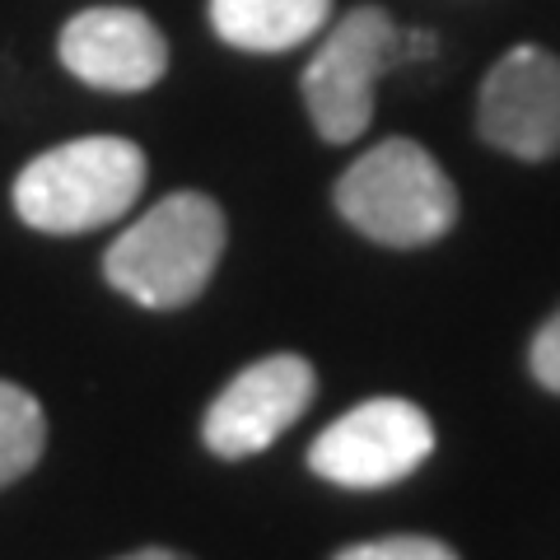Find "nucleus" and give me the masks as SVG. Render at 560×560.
<instances>
[{"label": "nucleus", "mask_w": 560, "mask_h": 560, "mask_svg": "<svg viewBox=\"0 0 560 560\" xmlns=\"http://www.w3.org/2000/svg\"><path fill=\"white\" fill-rule=\"evenodd\" d=\"M224 253V210L206 191H173L121 234L103 271L140 308H187Z\"/></svg>", "instance_id": "1"}, {"label": "nucleus", "mask_w": 560, "mask_h": 560, "mask_svg": "<svg viewBox=\"0 0 560 560\" xmlns=\"http://www.w3.org/2000/svg\"><path fill=\"white\" fill-rule=\"evenodd\" d=\"M145 154L121 136H84L38 154L14 178V210L38 234H90L136 206Z\"/></svg>", "instance_id": "2"}, {"label": "nucleus", "mask_w": 560, "mask_h": 560, "mask_svg": "<svg viewBox=\"0 0 560 560\" xmlns=\"http://www.w3.org/2000/svg\"><path fill=\"white\" fill-rule=\"evenodd\" d=\"M337 210L383 248H425L458 220V191L416 140H383L341 173Z\"/></svg>", "instance_id": "3"}, {"label": "nucleus", "mask_w": 560, "mask_h": 560, "mask_svg": "<svg viewBox=\"0 0 560 560\" xmlns=\"http://www.w3.org/2000/svg\"><path fill=\"white\" fill-rule=\"evenodd\" d=\"M401 61V33L378 5H355L337 20L304 70V103L323 140L350 145L374 121V84Z\"/></svg>", "instance_id": "4"}, {"label": "nucleus", "mask_w": 560, "mask_h": 560, "mask_svg": "<svg viewBox=\"0 0 560 560\" xmlns=\"http://www.w3.org/2000/svg\"><path fill=\"white\" fill-rule=\"evenodd\" d=\"M434 453V425L430 416L407 397H374L360 401L355 411L313 440L308 467L323 481L346 486V490H378L425 463Z\"/></svg>", "instance_id": "5"}, {"label": "nucleus", "mask_w": 560, "mask_h": 560, "mask_svg": "<svg viewBox=\"0 0 560 560\" xmlns=\"http://www.w3.org/2000/svg\"><path fill=\"white\" fill-rule=\"evenodd\" d=\"M313 393H318V378L304 355H267L248 364L234 383H224V393L210 401L201 420V440L215 458H253L308 411Z\"/></svg>", "instance_id": "6"}, {"label": "nucleus", "mask_w": 560, "mask_h": 560, "mask_svg": "<svg viewBox=\"0 0 560 560\" xmlns=\"http://www.w3.org/2000/svg\"><path fill=\"white\" fill-rule=\"evenodd\" d=\"M477 127L514 160L560 154V57L523 43L490 66L477 98Z\"/></svg>", "instance_id": "7"}, {"label": "nucleus", "mask_w": 560, "mask_h": 560, "mask_svg": "<svg viewBox=\"0 0 560 560\" xmlns=\"http://www.w3.org/2000/svg\"><path fill=\"white\" fill-rule=\"evenodd\" d=\"M61 66L108 94H140L168 70V43L131 5H98L61 28Z\"/></svg>", "instance_id": "8"}, {"label": "nucleus", "mask_w": 560, "mask_h": 560, "mask_svg": "<svg viewBox=\"0 0 560 560\" xmlns=\"http://www.w3.org/2000/svg\"><path fill=\"white\" fill-rule=\"evenodd\" d=\"M331 20V0H210V24L238 51H290Z\"/></svg>", "instance_id": "9"}, {"label": "nucleus", "mask_w": 560, "mask_h": 560, "mask_svg": "<svg viewBox=\"0 0 560 560\" xmlns=\"http://www.w3.org/2000/svg\"><path fill=\"white\" fill-rule=\"evenodd\" d=\"M47 448V416L38 397L24 393L20 383L0 378V486L20 481L28 467H38Z\"/></svg>", "instance_id": "10"}, {"label": "nucleus", "mask_w": 560, "mask_h": 560, "mask_svg": "<svg viewBox=\"0 0 560 560\" xmlns=\"http://www.w3.org/2000/svg\"><path fill=\"white\" fill-rule=\"evenodd\" d=\"M337 560H458L440 537H378L346 547Z\"/></svg>", "instance_id": "11"}, {"label": "nucleus", "mask_w": 560, "mask_h": 560, "mask_svg": "<svg viewBox=\"0 0 560 560\" xmlns=\"http://www.w3.org/2000/svg\"><path fill=\"white\" fill-rule=\"evenodd\" d=\"M528 370H533V378H537L547 393H560V308L551 313L547 323H541V331L533 337Z\"/></svg>", "instance_id": "12"}, {"label": "nucleus", "mask_w": 560, "mask_h": 560, "mask_svg": "<svg viewBox=\"0 0 560 560\" xmlns=\"http://www.w3.org/2000/svg\"><path fill=\"white\" fill-rule=\"evenodd\" d=\"M117 560H191V556L168 551V547H145V551H131V556H117Z\"/></svg>", "instance_id": "13"}]
</instances>
